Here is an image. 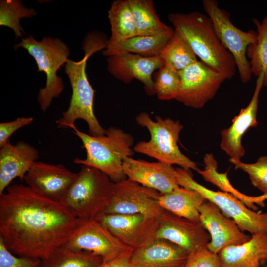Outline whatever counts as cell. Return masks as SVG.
Masks as SVG:
<instances>
[{"instance_id":"cell-1","label":"cell","mask_w":267,"mask_h":267,"mask_svg":"<svg viewBox=\"0 0 267 267\" xmlns=\"http://www.w3.org/2000/svg\"><path fill=\"white\" fill-rule=\"evenodd\" d=\"M80 222L60 202L27 185H11L0 195V237L18 256L47 259L69 241Z\"/></svg>"},{"instance_id":"cell-2","label":"cell","mask_w":267,"mask_h":267,"mask_svg":"<svg viewBox=\"0 0 267 267\" xmlns=\"http://www.w3.org/2000/svg\"><path fill=\"white\" fill-rule=\"evenodd\" d=\"M108 40L97 31L88 33L83 42L82 49L85 53L78 61L69 59L65 64L72 88V95L67 109L56 121L58 128H70L78 119L87 124L89 134L94 136L104 134V129L99 123L94 112V90L88 79L86 72L88 59L95 52L106 49Z\"/></svg>"},{"instance_id":"cell-3","label":"cell","mask_w":267,"mask_h":267,"mask_svg":"<svg viewBox=\"0 0 267 267\" xmlns=\"http://www.w3.org/2000/svg\"><path fill=\"white\" fill-rule=\"evenodd\" d=\"M168 19L201 61L225 80L234 76L237 68L234 58L221 42L207 14L198 11L173 13L169 14Z\"/></svg>"},{"instance_id":"cell-4","label":"cell","mask_w":267,"mask_h":267,"mask_svg":"<svg viewBox=\"0 0 267 267\" xmlns=\"http://www.w3.org/2000/svg\"><path fill=\"white\" fill-rule=\"evenodd\" d=\"M70 128L80 138L86 152L85 159L76 158L74 163L99 170L113 183L127 178L123 171V162L134 152L132 148L134 139L130 134L111 127L105 129L104 135L94 136L80 131L75 125Z\"/></svg>"},{"instance_id":"cell-5","label":"cell","mask_w":267,"mask_h":267,"mask_svg":"<svg viewBox=\"0 0 267 267\" xmlns=\"http://www.w3.org/2000/svg\"><path fill=\"white\" fill-rule=\"evenodd\" d=\"M77 173L60 202L80 220L97 219L110 203L113 182L95 168L82 166Z\"/></svg>"},{"instance_id":"cell-6","label":"cell","mask_w":267,"mask_h":267,"mask_svg":"<svg viewBox=\"0 0 267 267\" xmlns=\"http://www.w3.org/2000/svg\"><path fill=\"white\" fill-rule=\"evenodd\" d=\"M14 45L15 50L22 48L28 52L36 61L38 71L46 76L45 86L39 91L37 101L41 110L45 112L54 98L58 97L64 90L62 79L57 74L60 67L69 60L70 49L60 39L44 37L37 41L32 34L21 38Z\"/></svg>"},{"instance_id":"cell-7","label":"cell","mask_w":267,"mask_h":267,"mask_svg":"<svg viewBox=\"0 0 267 267\" xmlns=\"http://www.w3.org/2000/svg\"><path fill=\"white\" fill-rule=\"evenodd\" d=\"M155 119L153 120L145 112L136 116L137 123L148 130L151 138L148 141L139 142L134 146V151L163 163L196 171L198 169L196 163L183 154L178 145L183 125L178 120L163 119L158 115Z\"/></svg>"},{"instance_id":"cell-8","label":"cell","mask_w":267,"mask_h":267,"mask_svg":"<svg viewBox=\"0 0 267 267\" xmlns=\"http://www.w3.org/2000/svg\"><path fill=\"white\" fill-rule=\"evenodd\" d=\"M175 169L180 186L198 192L215 204L225 215L234 220L243 231L252 235L267 233V212H256L229 193L205 187L193 179L191 170L181 167Z\"/></svg>"},{"instance_id":"cell-9","label":"cell","mask_w":267,"mask_h":267,"mask_svg":"<svg viewBox=\"0 0 267 267\" xmlns=\"http://www.w3.org/2000/svg\"><path fill=\"white\" fill-rule=\"evenodd\" d=\"M203 7L221 42L233 57L241 82H249L252 74L246 52L248 46L256 43L257 32L244 31L236 27L229 14L221 9L215 0H204Z\"/></svg>"},{"instance_id":"cell-10","label":"cell","mask_w":267,"mask_h":267,"mask_svg":"<svg viewBox=\"0 0 267 267\" xmlns=\"http://www.w3.org/2000/svg\"><path fill=\"white\" fill-rule=\"evenodd\" d=\"M161 194L128 178L113 182L111 200L104 214H142L158 218L164 209L158 202Z\"/></svg>"},{"instance_id":"cell-11","label":"cell","mask_w":267,"mask_h":267,"mask_svg":"<svg viewBox=\"0 0 267 267\" xmlns=\"http://www.w3.org/2000/svg\"><path fill=\"white\" fill-rule=\"evenodd\" d=\"M179 74L180 88L176 100L195 109L202 108L211 100L225 80L220 73L198 60Z\"/></svg>"},{"instance_id":"cell-12","label":"cell","mask_w":267,"mask_h":267,"mask_svg":"<svg viewBox=\"0 0 267 267\" xmlns=\"http://www.w3.org/2000/svg\"><path fill=\"white\" fill-rule=\"evenodd\" d=\"M99 220L123 244L134 251L156 239L158 218L142 214H103Z\"/></svg>"},{"instance_id":"cell-13","label":"cell","mask_w":267,"mask_h":267,"mask_svg":"<svg viewBox=\"0 0 267 267\" xmlns=\"http://www.w3.org/2000/svg\"><path fill=\"white\" fill-rule=\"evenodd\" d=\"M65 245L98 255L102 258L103 264L131 249L121 242L97 219L81 220L76 231Z\"/></svg>"},{"instance_id":"cell-14","label":"cell","mask_w":267,"mask_h":267,"mask_svg":"<svg viewBox=\"0 0 267 267\" xmlns=\"http://www.w3.org/2000/svg\"><path fill=\"white\" fill-rule=\"evenodd\" d=\"M77 174L61 164H51L37 161L26 174L24 180L36 193L60 202Z\"/></svg>"},{"instance_id":"cell-15","label":"cell","mask_w":267,"mask_h":267,"mask_svg":"<svg viewBox=\"0 0 267 267\" xmlns=\"http://www.w3.org/2000/svg\"><path fill=\"white\" fill-rule=\"evenodd\" d=\"M199 211L200 221L210 236L206 246L211 252L218 254L226 247L242 244L250 238L212 202L206 200Z\"/></svg>"},{"instance_id":"cell-16","label":"cell","mask_w":267,"mask_h":267,"mask_svg":"<svg viewBox=\"0 0 267 267\" xmlns=\"http://www.w3.org/2000/svg\"><path fill=\"white\" fill-rule=\"evenodd\" d=\"M156 238L173 242L189 253L210 240L209 233L200 221H193L163 209L158 217Z\"/></svg>"},{"instance_id":"cell-17","label":"cell","mask_w":267,"mask_h":267,"mask_svg":"<svg viewBox=\"0 0 267 267\" xmlns=\"http://www.w3.org/2000/svg\"><path fill=\"white\" fill-rule=\"evenodd\" d=\"M253 94L247 106L240 110L232 120L231 125L221 131L220 146L230 157L229 161H239L245 154L242 144V138L250 127L257 126V114L259 96L264 85L263 72L257 77Z\"/></svg>"},{"instance_id":"cell-18","label":"cell","mask_w":267,"mask_h":267,"mask_svg":"<svg viewBox=\"0 0 267 267\" xmlns=\"http://www.w3.org/2000/svg\"><path fill=\"white\" fill-rule=\"evenodd\" d=\"M107 62L108 71L115 78L125 83L137 79L143 84L147 94H156L152 74L164 65L159 56L148 57L128 53L109 56Z\"/></svg>"},{"instance_id":"cell-19","label":"cell","mask_w":267,"mask_h":267,"mask_svg":"<svg viewBox=\"0 0 267 267\" xmlns=\"http://www.w3.org/2000/svg\"><path fill=\"white\" fill-rule=\"evenodd\" d=\"M123 169L129 179L161 194L169 193L180 186L172 165L160 162H150L136 160L131 157L125 159Z\"/></svg>"},{"instance_id":"cell-20","label":"cell","mask_w":267,"mask_h":267,"mask_svg":"<svg viewBox=\"0 0 267 267\" xmlns=\"http://www.w3.org/2000/svg\"><path fill=\"white\" fill-rule=\"evenodd\" d=\"M39 158L33 146L20 141L12 144L8 141L0 148V195L4 192L16 178L23 181L24 177Z\"/></svg>"},{"instance_id":"cell-21","label":"cell","mask_w":267,"mask_h":267,"mask_svg":"<svg viewBox=\"0 0 267 267\" xmlns=\"http://www.w3.org/2000/svg\"><path fill=\"white\" fill-rule=\"evenodd\" d=\"M189 253L168 240L156 238L133 251L131 267H184Z\"/></svg>"},{"instance_id":"cell-22","label":"cell","mask_w":267,"mask_h":267,"mask_svg":"<svg viewBox=\"0 0 267 267\" xmlns=\"http://www.w3.org/2000/svg\"><path fill=\"white\" fill-rule=\"evenodd\" d=\"M218 255L220 267H260L267 261V233L252 235L246 242L226 247Z\"/></svg>"},{"instance_id":"cell-23","label":"cell","mask_w":267,"mask_h":267,"mask_svg":"<svg viewBox=\"0 0 267 267\" xmlns=\"http://www.w3.org/2000/svg\"><path fill=\"white\" fill-rule=\"evenodd\" d=\"M174 29L156 36H139L108 44L102 54L105 56L133 53L144 57L158 56L174 34Z\"/></svg>"},{"instance_id":"cell-24","label":"cell","mask_w":267,"mask_h":267,"mask_svg":"<svg viewBox=\"0 0 267 267\" xmlns=\"http://www.w3.org/2000/svg\"><path fill=\"white\" fill-rule=\"evenodd\" d=\"M206 201L198 192L181 186L161 194L158 200L163 209L195 221H200L199 209Z\"/></svg>"},{"instance_id":"cell-25","label":"cell","mask_w":267,"mask_h":267,"mask_svg":"<svg viewBox=\"0 0 267 267\" xmlns=\"http://www.w3.org/2000/svg\"><path fill=\"white\" fill-rule=\"evenodd\" d=\"M203 170L198 169L196 171L204 179L220 188L222 192L229 193L238 199L249 208L253 211L258 209L257 205L263 207L267 194H263L258 196L245 195L234 188L227 178V173H220L217 171L218 163L212 153H207L204 157Z\"/></svg>"},{"instance_id":"cell-26","label":"cell","mask_w":267,"mask_h":267,"mask_svg":"<svg viewBox=\"0 0 267 267\" xmlns=\"http://www.w3.org/2000/svg\"><path fill=\"white\" fill-rule=\"evenodd\" d=\"M134 21L137 35L156 36L166 33L172 28L159 19L151 0H128Z\"/></svg>"},{"instance_id":"cell-27","label":"cell","mask_w":267,"mask_h":267,"mask_svg":"<svg viewBox=\"0 0 267 267\" xmlns=\"http://www.w3.org/2000/svg\"><path fill=\"white\" fill-rule=\"evenodd\" d=\"M111 35L108 44L137 36L136 29L128 0L114 1L108 10Z\"/></svg>"},{"instance_id":"cell-28","label":"cell","mask_w":267,"mask_h":267,"mask_svg":"<svg viewBox=\"0 0 267 267\" xmlns=\"http://www.w3.org/2000/svg\"><path fill=\"white\" fill-rule=\"evenodd\" d=\"M102 258L91 252L76 250L65 245L47 259L41 261L40 267H100Z\"/></svg>"},{"instance_id":"cell-29","label":"cell","mask_w":267,"mask_h":267,"mask_svg":"<svg viewBox=\"0 0 267 267\" xmlns=\"http://www.w3.org/2000/svg\"><path fill=\"white\" fill-rule=\"evenodd\" d=\"M159 56L165 65L179 72L198 60L187 42L175 31Z\"/></svg>"},{"instance_id":"cell-30","label":"cell","mask_w":267,"mask_h":267,"mask_svg":"<svg viewBox=\"0 0 267 267\" xmlns=\"http://www.w3.org/2000/svg\"><path fill=\"white\" fill-rule=\"evenodd\" d=\"M253 21L257 28V40L248 46L247 57L252 74L258 77L263 72L264 85L267 86V16L261 22L256 19Z\"/></svg>"},{"instance_id":"cell-31","label":"cell","mask_w":267,"mask_h":267,"mask_svg":"<svg viewBox=\"0 0 267 267\" xmlns=\"http://www.w3.org/2000/svg\"><path fill=\"white\" fill-rule=\"evenodd\" d=\"M33 8H27L19 0L0 1V25L8 27L14 32L16 38H22L24 31L20 24V20L36 15Z\"/></svg>"},{"instance_id":"cell-32","label":"cell","mask_w":267,"mask_h":267,"mask_svg":"<svg viewBox=\"0 0 267 267\" xmlns=\"http://www.w3.org/2000/svg\"><path fill=\"white\" fill-rule=\"evenodd\" d=\"M154 83L159 99L169 100L178 97L181 83L179 72L164 64L158 69Z\"/></svg>"},{"instance_id":"cell-33","label":"cell","mask_w":267,"mask_h":267,"mask_svg":"<svg viewBox=\"0 0 267 267\" xmlns=\"http://www.w3.org/2000/svg\"><path fill=\"white\" fill-rule=\"evenodd\" d=\"M236 169L241 170L249 176L251 184L263 194H267V156H262L253 163L231 161Z\"/></svg>"},{"instance_id":"cell-34","label":"cell","mask_w":267,"mask_h":267,"mask_svg":"<svg viewBox=\"0 0 267 267\" xmlns=\"http://www.w3.org/2000/svg\"><path fill=\"white\" fill-rule=\"evenodd\" d=\"M184 267H220L219 258L206 245L201 246L189 253Z\"/></svg>"},{"instance_id":"cell-35","label":"cell","mask_w":267,"mask_h":267,"mask_svg":"<svg viewBox=\"0 0 267 267\" xmlns=\"http://www.w3.org/2000/svg\"><path fill=\"white\" fill-rule=\"evenodd\" d=\"M41 261L36 258L15 256L0 237V267H40Z\"/></svg>"},{"instance_id":"cell-36","label":"cell","mask_w":267,"mask_h":267,"mask_svg":"<svg viewBox=\"0 0 267 267\" xmlns=\"http://www.w3.org/2000/svg\"><path fill=\"white\" fill-rule=\"evenodd\" d=\"M32 117H19L15 120L0 123V148L5 144L12 134L20 128L31 124Z\"/></svg>"},{"instance_id":"cell-37","label":"cell","mask_w":267,"mask_h":267,"mask_svg":"<svg viewBox=\"0 0 267 267\" xmlns=\"http://www.w3.org/2000/svg\"><path fill=\"white\" fill-rule=\"evenodd\" d=\"M134 250L129 249L113 260L102 264L100 267H131L130 259Z\"/></svg>"},{"instance_id":"cell-38","label":"cell","mask_w":267,"mask_h":267,"mask_svg":"<svg viewBox=\"0 0 267 267\" xmlns=\"http://www.w3.org/2000/svg\"><path fill=\"white\" fill-rule=\"evenodd\" d=\"M263 267H267V261L266 262L265 265Z\"/></svg>"}]
</instances>
